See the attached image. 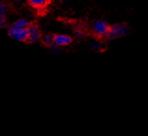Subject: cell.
<instances>
[{
  "label": "cell",
  "instance_id": "obj_9",
  "mask_svg": "<svg viewBox=\"0 0 148 136\" xmlns=\"http://www.w3.org/2000/svg\"><path fill=\"white\" fill-rule=\"evenodd\" d=\"M9 10H10L9 5H7L5 2H1V4H0V16H6Z\"/></svg>",
  "mask_w": 148,
  "mask_h": 136
},
{
  "label": "cell",
  "instance_id": "obj_5",
  "mask_svg": "<svg viewBox=\"0 0 148 136\" xmlns=\"http://www.w3.org/2000/svg\"><path fill=\"white\" fill-rule=\"evenodd\" d=\"M73 41V38L69 36V35H63V34H57L54 35V44L56 47H64V46H69L71 44Z\"/></svg>",
  "mask_w": 148,
  "mask_h": 136
},
{
  "label": "cell",
  "instance_id": "obj_8",
  "mask_svg": "<svg viewBox=\"0 0 148 136\" xmlns=\"http://www.w3.org/2000/svg\"><path fill=\"white\" fill-rule=\"evenodd\" d=\"M41 42L43 43V45L47 46V47H51V46H53V44H54V35H53V34H45V35H42Z\"/></svg>",
  "mask_w": 148,
  "mask_h": 136
},
{
  "label": "cell",
  "instance_id": "obj_2",
  "mask_svg": "<svg viewBox=\"0 0 148 136\" xmlns=\"http://www.w3.org/2000/svg\"><path fill=\"white\" fill-rule=\"evenodd\" d=\"M130 28L125 24H116L111 26L110 32H109L107 38L108 40H114L120 37L126 36L127 34L130 33Z\"/></svg>",
  "mask_w": 148,
  "mask_h": 136
},
{
  "label": "cell",
  "instance_id": "obj_3",
  "mask_svg": "<svg viewBox=\"0 0 148 136\" xmlns=\"http://www.w3.org/2000/svg\"><path fill=\"white\" fill-rule=\"evenodd\" d=\"M8 34L9 36L17 41L21 42H27L28 41V29L25 28H17V27L10 26L8 29Z\"/></svg>",
  "mask_w": 148,
  "mask_h": 136
},
{
  "label": "cell",
  "instance_id": "obj_6",
  "mask_svg": "<svg viewBox=\"0 0 148 136\" xmlns=\"http://www.w3.org/2000/svg\"><path fill=\"white\" fill-rule=\"evenodd\" d=\"M52 0H27V4L34 10L42 11L47 8Z\"/></svg>",
  "mask_w": 148,
  "mask_h": 136
},
{
  "label": "cell",
  "instance_id": "obj_4",
  "mask_svg": "<svg viewBox=\"0 0 148 136\" xmlns=\"http://www.w3.org/2000/svg\"><path fill=\"white\" fill-rule=\"evenodd\" d=\"M27 29H28V41H27L28 43H36L41 41V31L36 24H31Z\"/></svg>",
  "mask_w": 148,
  "mask_h": 136
},
{
  "label": "cell",
  "instance_id": "obj_10",
  "mask_svg": "<svg viewBox=\"0 0 148 136\" xmlns=\"http://www.w3.org/2000/svg\"><path fill=\"white\" fill-rule=\"evenodd\" d=\"M74 35H75V38H79V40H81V38H83L84 36V33L83 30L81 29H76L75 31H74Z\"/></svg>",
  "mask_w": 148,
  "mask_h": 136
},
{
  "label": "cell",
  "instance_id": "obj_7",
  "mask_svg": "<svg viewBox=\"0 0 148 136\" xmlns=\"http://www.w3.org/2000/svg\"><path fill=\"white\" fill-rule=\"evenodd\" d=\"M31 24H32V23H31L28 20V19H19V20L15 21L11 26L17 27V28H25V29H27Z\"/></svg>",
  "mask_w": 148,
  "mask_h": 136
},
{
  "label": "cell",
  "instance_id": "obj_11",
  "mask_svg": "<svg viewBox=\"0 0 148 136\" xmlns=\"http://www.w3.org/2000/svg\"><path fill=\"white\" fill-rule=\"evenodd\" d=\"M0 26L2 27H6L7 26V19L6 16H0Z\"/></svg>",
  "mask_w": 148,
  "mask_h": 136
},
{
  "label": "cell",
  "instance_id": "obj_1",
  "mask_svg": "<svg viewBox=\"0 0 148 136\" xmlns=\"http://www.w3.org/2000/svg\"><path fill=\"white\" fill-rule=\"evenodd\" d=\"M111 26L107 22L99 20L96 21L91 25V32L97 38H107L109 32H110Z\"/></svg>",
  "mask_w": 148,
  "mask_h": 136
}]
</instances>
